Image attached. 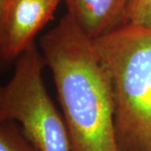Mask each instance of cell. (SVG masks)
<instances>
[{"mask_svg":"<svg viewBox=\"0 0 151 151\" xmlns=\"http://www.w3.org/2000/svg\"><path fill=\"white\" fill-rule=\"evenodd\" d=\"M72 151H119L108 72L93 42L67 13L40 40Z\"/></svg>","mask_w":151,"mask_h":151,"instance_id":"1","label":"cell"},{"mask_svg":"<svg viewBox=\"0 0 151 151\" xmlns=\"http://www.w3.org/2000/svg\"><path fill=\"white\" fill-rule=\"evenodd\" d=\"M8 1L9 0H0V9H2L6 5V4H7Z\"/></svg>","mask_w":151,"mask_h":151,"instance_id":"8","label":"cell"},{"mask_svg":"<svg viewBox=\"0 0 151 151\" xmlns=\"http://www.w3.org/2000/svg\"><path fill=\"white\" fill-rule=\"evenodd\" d=\"M108 72L119 151H151V29L128 24L92 40Z\"/></svg>","mask_w":151,"mask_h":151,"instance_id":"2","label":"cell"},{"mask_svg":"<svg viewBox=\"0 0 151 151\" xmlns=\"http://www.w3.org/2000/svg\"><path fill=\"white\" fill-rule=\"evenodd\" d=\"M45 66L35 43L15 60L12 77L0 88V122L18 123L40 151H72L64 119L45 85Z\"/></svg>","mask_w":151,"mask_h":151,"instance_id":"3","label":"cell"},{"mask_svg":"<svg viewBox=\"0 0 151 151\" xmlns=\"http://www.w3.org/2000/svg\"><path fill=\"white\" fill-rule=\"evenodd\" d=\"M54 1H59V2H60V0H54Z\"/></svg>","mask_w":151,"mask_h":151,"instance_id":"9","label":"cell"},{"mask_svg":"<svg viewBox=\"0 0 151 151\" xmlns=\"http://www.w3.org/2000/svg\"><path fill=\"white\" fill-rule=\"evenodd\" d=\"M0 151H40L14 121L0 122Z\"/></svg>","mask_w":151,"mask_h":151,"instance_id":"6","label":"cell"},{"mask_svg":"<svg viewBox=\"0 0 151 151\" xmlns=\"http://www.w3.org/2000/svg\"><path fill=\"white\" fill-rule=\"evenodd\" d=\"M151 29V0H130L126 11V24Z\"/></svg>","mask_w":151,"mask_h":151,"instance_id":"7","label":"cell"},{"mask_svg":"<svg viewBox=\"0 0 151 151\" xmlns=\"http://www.w3.org/2000/svg\"><path fill=\"white\" fill-rule=\"evenodd\" d=\"M68 14L92 40L122 27L130 0H65Z\"/></svg>","mask_w":151,"mask_h":151,"instance_id":"5","label":"cell"},{"mask_svg":"<svg viewBox=\"0 0 151 151\" xmlns=\"http://www.w3.org/2000/svg\"><path fill=\"white\" fill-rule=\"evenodd\" d=\"M59 1L9 0L0 9V55L4 62L16 60L35 36L53 19Z\"/></svg>","mask_w":151,"mask_h":151,"instance_id":"4","label":"cell"}]
</instances>
